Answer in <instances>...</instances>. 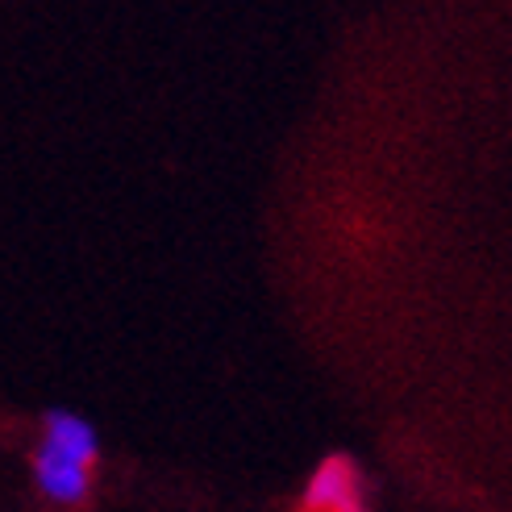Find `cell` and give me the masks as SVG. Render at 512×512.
Returning <instances> with one entry per match:
<instances>
[{"label": "cell", "instance_id": "cell-2", "mask_svg": "<svg viewBox=\"0 0 512 512\" xmlns=\"http://www.w3.org/2000/svg\"><path fill=\"white\" fill-rule=\"evenodd\" d=\"M34 483H38V492L50 504L75 508V504H84L88 492H92V467L80 463V458L63 454V450H55V446L38 442V450H34Z\"/></svg>", "mask_w": 512, "mask_h": 512}, {"label": "cell", "instance_id": "cell-1", "mask_svg": "<svg viewBox=\"0 0 512 512\" xmlns=\"http://www.w3.org/2000/svg\"><path fill=\"white\" fill-rule=\"evenodd\" d=\"M300 508L304 512H371L367 479L358 471L354 458H346V454L321 458L309 475V483H304Z\"/></svg>", "mask_w": 512, "mask_h": 512}, {"label": "cell", "instance_id": "cell-3", "mask_svg": "<svg viewBox=\"0 0 512 512\" xmlns=\"http://www.w3.org/2000/svg\"><path fill=\"white\" fill-rule=\"evenodd\" d=\"M42 442L71 454V458H80V463H88V467L96 463V454H100L96 425L84 413H71V408H50V413L42 417Z\"/></svg>", "mask_w": 512, "mask_h": 512}]
</instances>
